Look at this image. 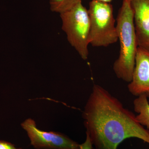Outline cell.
I'll use <instances>...</instances> for the list:
<instances>
[{
  "label": "cell",
  "instance_id": "cell-1",
  "mask_svg": "<svg viewBox=\"0 0 149 149\" xmlns=\"http://www.w3.org/2000/svg\"><path fill=\"white\" fill-rule=\"evenodd\" d=\"M86 134L95 149H117L129 138L149 144V132L136 115L100 85H94L82 113Z\"/></svg>",
  "mask_w": 149,
  "mask_h": 149
},
{
  "label": "cell",
  "instance_id": "cell-2",
  "mask_svg": "<svg viewBox=\"0 0 149 149\" xmlns=\"http://www.w3.org/2000/svg\"><path fill=\"white\" fill-rule=\"evenodd\" d=\"M116 22L120 50L113 68L118 78L129 83L132 80L138 47L130 0H123Z\"/></svg>",
  "mask_w": 149,
  "mask_h": 149
},
{
  "label": "cell",
  "instance_id": "cell-3",
  "mask_svg": "<svg viewBox=\"0 0 149 149\" xmlns=\"http://www.w3.org/2000/svg\"><path fill=\"white\" fill-rule=\"evenodd\" d=\"M90 17V44L107 47L118 40L113 6L110 3L92 0L88 9Z\"/></svg>",
  "mask_w": 149,
  "mask_h": 149
},
{
  "label": "cell",
  "instance_id": "cell-4",
  "mask_svg": "<svg viewBox=\"0 0 149 149\" xmlns=\"http://www.w3.org/2000/svg\"><path fill=\"white\" fill-rule=\"evenodd\" d=\"M60 15L62 29L66 34L68 41L81 58L87 60L91 28L88 10L81 2Z\"/></svg>",
  "mask_w": 149,
  "mask_h": 149
},
{
  "label": "cell",
  "instance_id": "cell-5",
  "mask_svg": "<svg viewBox=\"0 0 149 149\" xmlns=\"http://www.w3.org/2000/svg\"><path fill=\"white\" fill-rule=\"evenodd\" d=\"M32 146L36 149H80V144L63 133L45 131L37 128L32 118L26 119L21 123Z\"/></svg>",
  "mask_w": 149,
  "mask_h": 149
},
{
  "label": "cell",
  "instance_id": "cell-6",
  "mask_svg": "<svg viewBox=\"0 0 149 149\" xmlns=\"http://www.w3.org/2000/svg\"><path fill=\"white\" fill-rule=\"evenodd\" d=\"M128 91L138 97L145 95L149 98V52L138 47L132 80Z\"/></svg>",
  "mask_w": 149,
  "mask_h": 149
},
{
  "label": "cell",
  "instance_id": "cell-7",
  "mask_svg": "<svg viewBox=\"0 0 149 149\" xmlns=\"http://www.w3.org/2000/svg\"><path fill=\"white\" fill-rule=\"evenodd\" d=\"M138 47L149 52V0H130Z\"/></svg>",
  "mask_w": 149,
  "mask_h": 149
},
{
  "label": "cell",
  "instance_id": "cell-8",
  "mask_svg": "<svg viewBox=\"0 0 149 149\" xmlns=\"http://www.w3.org/2000/svg\"><path fill=\"white\" fill-rule=\"evenodd\" d=\"M145 95L137 97L133 101L134 111L138 113L136 119L140 124L146 127L149 132V103Z\"/></svg>",
  "mask_w": 149,
  "mask_h": 149
},
{
  "label": "cell",
  "instance_id": "cell-9",
  "mask_svg": "<svg viewBox=\"0 0 149 149\" xmlns=\"http://www.w3.org/2000/svg\"><path fill=\"white\" fill-rule=\"evenodd\" d=\"M82 0H49L51 10L61 14L71 9Z\"/></svg>",
  "mask_w": 149,
  "mask_h": 149
},
{
  "label": "cell",
  "instance_id": "cell-10",
  "mask_svg": "<svg viewBox=\"0 0 149 149\" xmlns=\"http://www.w3.org/2000/svg\"><path fill=\"white\" fill-rule=\"evenodd\" d=\"M0 149H22L17 148L15 146L9 142L0 140Z\"/></svg>",
  "mask_w": 149,
  "mask_h": 149
},
{
  "label": "cell",
  "instance_id": "cell-11",
  "mask_svg": "<svg viewBox=\"0 0 149 149\" xmlns=\"http://www.w3.org/2000/svg\"><path fill=\"white\" fill-rule=\"evenodd\" d=\"M93 145L91 139L89 136L86 134L85 141L83 143L80 144V149H93Z\"/></svg>",
  "mask_w": 149,
  "mask_h": 149
},
{
  "label": "cell",
  "instance_id": "cell-12",
  "mask_svg": "<svg viewBox=\"0 0 149 149\" xmlns=\"http://www.w3.org/2000/svg\"><path fill=\"white\" fill-rule=\"evenodd\" d=\"M99 1L103 2L110 3L112 0H96Z\"/></svg>",
  "mask_w": 149,
  "mask_h": 149
}]
</instances>
